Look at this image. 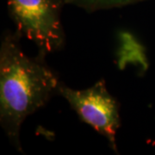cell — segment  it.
<instances>
[{"label": "cell", "instance_id": "1", "mask_svg": "<svg viewBox=\"0 0 155 155\" xmlns=\"http://www.w3.org/2000/svg\"><path fill=\"white\" fill-rule=\"evenodd\" d=\"M21 39L15 32L5 34L0 47V122L19 152L22 122L57 93L61 83L44 59L22 51Z\"/></svg>", "mask_w": 155, "mask_h": 155}, {"label": "cell", "instance_id": "2", "mask_svg": "<svg viewBox=\"0 0 155 155\" xmlns=\"http://www.w3.org/2000/svg\"><path fill=\"white\" fill-rule=\"evenodd\" d=\"M65 0H7L18 36L36 46L40 58L62 49L66 35L61 23Z\"/></svg>", "mask_w": 155, "mask_h": 155}, {"label": "cell", "instance_id": "3", "mask_svg": "<svg viewBox=\"0 0 155 155\" xmlns=\"http://www.w3.org/2000/svg\"><path fill=\"white\" fill-rule=\"evenodd\" d=\"M57 93L68 102L78 118L102 134L117 153L116 133L121 126L120 104L101 79L91 87L73 90L61 82Z\"/></svg>", "mask_w": 155, "mask_h": 155}, {"label": "cell", "instance_id": "4", "mask_svg": "<svg viewBox=\"0 0 155 155\" xmlns=\"http://www.w3.org/2000/svg\"><path fill=\"white\" fill-rule=\"evenodd\" d=\"M141 1L144 0H65L66 5L76 6L88 12L122 8Z\"/></svg>", "mask_w": 155, "mask_h": 155}]
</instances>
